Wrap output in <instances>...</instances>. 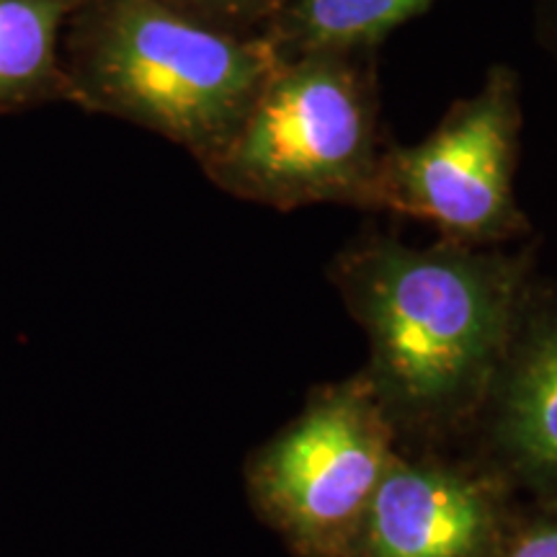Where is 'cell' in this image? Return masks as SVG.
Returning <instances> with one entry per match:
<instances>
[{"label":"cell","instance_id":"obj_1","mask_svg":"<svg viewBox=\"0 0 557 557\" xmlns=\"http://www.w3.org/2000/svg\"><path fill=\"white\" fill-rule=\"evenodd\" d=\"M329 278L369 341L364 372L400 447L478 426L534 284L532 248L369 233L338 250Z\"/></svg>","mask_w":557,"mask_h":557},{"label":"cell","instance_id":"obj_2","mask_svg":"<svg viewBox=\"0 0 557 557\" xmlns=\"http://www.w3.org/2000/svg\"><path fill=\"white\" fill-rule=\"evenodd\" d=\"M278 58L163 0H78L62 29L70 103L156 132L197 160L238 127Z\"/></svg>","mask_w":557,"mask_h":557},{"label":"cell","instance_id":"obj_3","mask_svg":"<svg viewBox=\"0 0 557 557\" xmlns=\"http://www.w3.org/2000/svg\"><path fill=\"white\" fill-rule=\"evenodd\" d=\"M377 50L278 60L225 143L199 160L230 197L271 209H372L387 139L380 122Z\"/></svg>","mask_w":557,"mask_h":557},{"label":"cell","instance_id":"obj_4","mask_svg":"<svg viewBox=\"0 0 557 557\" xmlns=\"http://www.w3.org/2000/svg\"><path fill=\"white\" fill-rule=\"evenodd\" d=\"M400 438L364 369L320 385L269 442L250 451L253 511L295 557H346Z\"/></svg>","mask_w":557,"mask_h":557},{"label":"cell","instance_id":"obj_5","mask_svg":"<svg viewBox=\"0 0 557 557\" xmlns=\"http://www.w3.org/2000/svg\"><path fill=\"white\" fill-rule=\"evenodd\" d=\"M521 129L519 75L493 65L475 94L451 103L438 127L413 145L387 143L372 209L429 222L459 246H504L529 233L517 178Z\"/></svg>","mask_w":557,"mask_h":557},{"label":"cell","instance_id":"obj_6","mask_svg":"<svg viewBox=\"0 0 557 557\" xmlns=\"http://www.w3.org/2000/svg\"><path fill=\"white\" fill-rule=\"evenodd\" d=\"M517 487L487 459L398 449L346 557H496Z\"/></svg>","mask_w":557,"mask_h":557},{"label":"cell","instance_id":"obj_7","mask_svg":"<svg viewBox=\"0 0 557 557\" xmlns=\"http://www.w3.org/2000/svg\"><path fill=\"white\" fill-rule=\"evenodd\" d=\"M478 423L485 459L534 500H557V282H534Z\"/></svg>","mask_w":557,"mask_h":557},{"label":"cell","instance_id":"obj_8","mask_svg":"<svg viewBox=\"0 0 557 557\" xmlns=\"http://www.w3.org/2000/svg\"><path fill=\"white\" fill-rule=\"evenodd\" d=\"M78 0H0V116L70 103L62 29Z\"/></svg>","mask_w":557,"mask_h":557},{"label":"cell","instance_id":"obj_9","mask_svg":"<svg viewBox=\"0 0 557 557\" xmlns=\"http://www.w3.org/2000/svg\"><path fill=\"white\" fill-rule=\"evenodd\" d=\"M436 0H287L263 34L278 60L310 52L377 50L389 32Z\"/></svg>","mask_w":557,"mask_h":557},{"label":"cell","instance_id":"obj_10","mask_svg":"<svg viewBox=\"0 0 557 557\" xmlns=\"http://www.w3.org/2000/svg\"><path fill=\"white\" fill-rule=\"evenodd\" d=\"M171 9L235 37H263L287 0H163Z\"/></svg>","mask_w":557,"mask_h":557},{"label":"cell","instance_id":"obj_11","mask_svg":"<svg viewBox=\"0 0 557 557\" xmlns=\"http://www.w3.org/2000/svg\"><path fill=\"white\" fill-rule=\"evenodd\" d=\"M496 557H557V500L519 504Z\"/></svg>","mask_w":557,"mask_h":557}]
</instances>
